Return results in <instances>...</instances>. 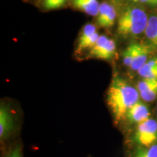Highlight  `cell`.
<instances>
[{"mask_svg":"<svg viewBox=\"0 0 157 157\" xmlns=\"http://www.w3.org/2000/svg\"><path fill=\"white\" fill-rule=\"evenodd\" d=\"M139 98L137 89L120 77L113 78L108 90L107 102L116 120L124 119L127 111L139 101Z\"/></svg>","mask_w":157,"mask_h":157,"instance_id":"6da1fadb","label":"cell"},{"mask_svg":"<svg viewBox=\"0 0 157 157\" xmlns=\"http://www.w3.org/2000/svg\"><path fill=\"white\" fill-rule=\"evenodd\" d=\"M148 16L140 7H128L118 20L117 34L121 36H137L145 32L148 24Z\"/></svg>","mask_w":157,"mask_h":157,"instance_id":"7a4b0ae2","label":"cell"},{"mask_svg":"<svg viewBox=\"0 0 157 157\" xmlns=\"http://www.w3.org/2000/svg\"><path fill=\"white\" fill-rule=\"evenodd\" d=\"M133 140L140 146H150L156 144L157 143V121L149 118L138 124L134 133Z\"/></svg>","mask_w":157,"mask_h":157,"instance_id":"3957f363","label":"cell"},{"mask_svg":"<svg viewBox=\"0 0 157 157\" xmlns=\"http://www.w3.org/2000/svg\"><path fill=\"white\" fill-rule=\"evenodd\" d=\"M116 49L117 46L114 41L102 35L98 38L95 45L90 50L88 57L101 60H109L114 56Z\"/></svg>","mask_w":157,"mask_h":157,"instance_id":"277c9868","label":"cell"},{"mask_svg":"<svg viewBox=\"0 0 157 157\" xmlns=\"http://www.w3.org/2000/svg\"><path fill=\"white\" fill-rule=\"evenodd\" d=\"M116 18L117 11L113 5L108 2L101 4L97 16V23L100 27L111 28L114 24Z\"/></svg>","mask_w":157,"mask_h":157,"instance_id":"5b68a950","label":"cell"},{"mask_svg":"<svg viewBox=\"0 0 157 157\" xmlns=\"http://www.w3.org/2000/svg\"><path fill=\"white\" fill-rule=\"evenodd\" d=\"M126 118L130 123L138 124L150 118V111L146 105L138 101L129 109Z\"/></svg>","mask_w":157,"mask_h":157,"instance_id":"8992f818","label":"cell"},{"mask_svg":"<svg viewBox=\"0 0 157 157\" xmlns=\"http://www.w3.org/2000/svg\"><path fill=\"white\" fill-rule=\"evenodd\" d=\"M13 128V116L5 105L0 107V138H5Z\"/></svg>","mask_w":157,"mask_h":157,"instance_id":"52a82bcc","label":"cell"},{"mask_svg":"<svg viewBox=\"0 0 157 157\" xmlns=\"http://www.w3.org/2000/svg\"><path fill=\"white\" fill-rule=\"evenodd\" d=\"M150 50L146 45L143 44H135V55L132 65L129 68L132 71H138L148 61V56Z\"/></svg>","mask_w":157,"mask_h":157,"instance_id":"ba28073f","label":"cell"},{"mask_svg":"<svg viewBox=\"0 0 157 157\" xmlns=\"http://www.w3.org/2000/svg\"><path fill=\"white\" fill-rule=\"evenodd\" d=\"M73 4L76 9L92 16H98L101 5L98 0H73Z\"/></svg>","mask_w":157,"mask_h":157,"instance_id":"9c48e42d","label":"cell"},{"mask_svg":"<svg viewBox=\"0 0 157 157\" xmlns=\"http://www.w3.org/2000/svg\"><path fill=\"white\" fill-rule=\"evenodd\" d=\"M137 73L143 78H157V57L148 60Z\"/></svg>","mask_w":157,"mask_h":157,"instance_id":"30bf717a","label":"cell"},{"mask_svg":"<svg viewBox=\"0 0 157 157\" xmlns=\"http://www.w3.org/2000/svg\"><path fill=\"white\" fill-rule=\"evenodd\" d=\"M145 35L151 44L157 48V15H152L148 18Z\"/></svg>","mask_w":157,"mask_h":157,"instance_id":"8fae6325","label":"cell"},{"mask_svg":"<svg viewBox=\"0 0 157 157\" xmlns=\"http://www.w3.org/2000/svg\"><path fill=\"white\" fill-rule=\"evenodd\" d=\"M132 157H157V143L150 146H140L135 148Z\"/></svg>","mask_w":157,"mask_h":157,"instance_id":"7c38bea8","label":"cell"},{"mask_svg":"<svg viewBox=\"0 0 157 157\" xmlns=\"http://www.w3.org/2000/svg\"><path fill=\"white\" fill-rule=\"evenodd\" d=\"M100 35L98 32L95 33L91 36L87 37V38L83 39V40L78 41L77 47H76V53H80L84 50H87V49H91L95 45L96 42L98 41Z\"/></svg>","mask_w":157,"mask_h":157,"instance_id":"4fadbf2b","label":"cell"},{"mask_svg":"<svg viewBox=\"0 0 157 157\" xmlns=\"http://www.w3.org/2000/svg\"><path fill=\"white\" fill-rule=\"evenodd\" d=\"M135 49V44H131L124 50L122 53L123 63L127 67H130L132 65L133 58H134Z\"/></svg>","mask_w":157,"mask_h":157,"instance_id":"5bb4252c","label":"cell"},{"mask_svg":"<svg viewBox=\"0 0 157 157\" xmlns=\"http://www.w3.org/2000/svg\"><path fill=\"white\" fill-rule=\"evenodd\" d=\"M140 98L146 102H151L157 98V82L146 91L140 93Z\"/></svg>","mask_w":157,"mask_h":157,"instance_id":"9a60e30c","label":"cell"},{"mask_svg":"<svg viewBox=\"0 0 157 157\" xmlns=\"http://www.w3.org/2000/svg\"><path fill=\"white\" fill-rule=\"evenodd\" d=\"M66 0H44V7L48 10H56L63 7Z\"/></svg>","mask_w":157,"mask_h":157,"instance_id":"2e32d148","label":"cell"},{"mask_svg":"<svg viewBox=\"0 0 157 157\" xmlns=\"http://www.w3.org/2000/svg\"><path fill=\"white\" fill-rule=\"evenodd\" d=\"M136 2H140L143 4H147V5L156 6L157 5V0H133Z\"/></svg>","mask_w":157,"mask_h":157,"instance_id":"e0dca14e","label":"cell"},{"mask_svg":"<svg viewBox=\"0 0 157 157\" xmlns=\"http://www.w3.org/2000/svg\"><path fill=\"white\" fill-rule=\"evenodd\" d=\"M7 157H22L21 150L18 148H14L13 151H12V152Z\"/></svg>","mask_w":157,"mask_h":157,"instance_id":"ac0fdd59","label":"cell"}]
</instances>
